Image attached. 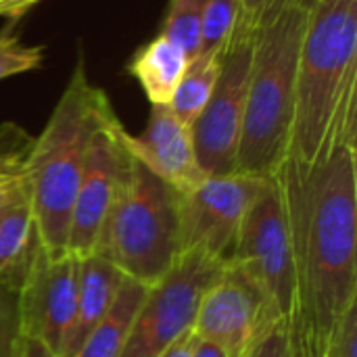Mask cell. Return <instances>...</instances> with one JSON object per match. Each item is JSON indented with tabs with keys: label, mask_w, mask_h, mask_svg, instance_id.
<instances>
[{
	"label": "cell",
	"mask_w": 357,
	"mask_h": 357,
	"mask_svg": "<svg viewBox=\"0 0 357 357\" xmlns=\"http://www.w3.org/2000/svg\"><path fill=\"white\" fill-rule=\"evenodd\" d=\"M126 276L102 255L90 253L77 257V295L75 314L63 345L61 357H73L84 339L111 312Z\"/></svg>",
	"instance_id": "obj_14"
},
{
	"label": "cell",
	"mask_w": 357,
	"mask_h": 357,
	"mask_svg": "<svg viewBox=\"0 0 357 357\" xmlns=\"http://www.w3.org/2000/svg\"><path fill=\"white\" fill-rule=\"evenodd\" d=\"M94 253L130 280L144 287L159 282L182 255L180 192L132 157Z\"/></svg>",
	"instance_id": "obj_5"
},
{
	"label": "cell",
	"mask_w": 357,
	"mask_h": 357,
	"mask_svg": "<svg viewBox=\"0 0 357 357\" xmlns=\"http://www.w3.org/2000/svg\"><path fill=\"white\" fill-rule=\"evenodd\" d=\"M195 341H197L195 333L188 331V333H184L172 347H167L159 357H190L192 347H195Z\"/></svg>",
	"instance_id": "obj_30"
},
{
	"label": "cell",
	"mask_w": 357,
	"mask_h": 357,
	"mask_svg": "<svg viewBox=\"0 0 357 357\" xmlns=\"http://www.w3.org/2000/svg\"><path fill=\"white\" fill-rule=\"evenodd\" d=\"M27 197V184L23 176L17 178H0V213H4L10 205Z\"/></svg>",
	"instance_id": "obj_27"
},
{
	"label": "cell",
	"mask_w": 357,
	"mask_h": 357,
	"mask_svg": "<svg viewBox=\"0 0 357 357\" xmlns=\"http://www.w3.org/2000/svg\"><path fill=\"white\" fill-rule=\"evenodd\" d=\"M40 247L29 195L0 213V280L21 287Z\"/></svg>",
	"instance_id": "obj_16"
},
{
	"label": "cell",
	"mask_w": 357,
	"mask_h": 357,
	"mask_svg": "<svg viewBox=\"0 0 357 357\" xmlns=\"http://www.w3.org/2000/svg\"><path fill=\"white\" fill-rule=\"evenodd\" d=\"M310 0H241V15L234 36H255L257 29L274 21L282 10L295 4H307Z\"/></svg>",
	"instance_id": "obj_24"
},
{
	"label": "cell",
	"mask_w": 357,
	"mask_h": 357,
	"mask_svg": "<svg viewBox=\"0 0 357 357\" xmlns=\"http://www.w3.org/2000/svg\"><path fill=\"white\" fill-rule=\"evenodd\" d=\"M278 322L282 318L257 282L228 261L201 297L192 333L228 357H247Z\"/></svg>",
	"instance_id": "obj_8"
},
{
	"label": "cell",
	"mask_w": 357,
	"mask_h": 357,
	"mask_svg": "<svg viewBox=\"0 0 357 357\" xmlns=\"http://www.w3.org/2000/svg\"><path fill=\"white\" fill-rule=\"evenodd\" d=\"M357 146V0H310L289 157L314 163Z\"/></svg>",
	"instance_id": "obj_2"
},
{
	"label": "cell",
	"mask_w": 357,
	"mask_h": 357,
	"mask_svg": "<svg viewBox=\"0 0 357 357\" xmlns=\"http://www.w3.org/2000/svg\"><path fill=\"white\" fill-rule=\"evenodd\" d=\"M126 144L136 161L180 195L207 178L199 167L190 128L174 115L169 105H151L144 130L140 134L126 132Z\"/></svg>",
	"instance_id": "obj_13"
},
{
	"label": "cell",
	"mask_w": 357,
	"mask_h": 357,
	"mask_svg": "<svg viewBox=\"0 0 357 357\" xmlns=\"http://www.w3.org/2000/svg\"><path fill=\"white\" fill-rule=\"evenodd\" d=\"M230 261L238 264L257 282L282 320H291L297 314L293 245L282 199L272 178L251 205Z\"/></svg>",
	"instance_id": "obj_7"
},
{
	"label": "cell",
	"mask_w": 357,
	"mask_h": 357,
	"mask_svg": "<svg viewBox=\"0 0 357 357\" xmlns=\"http://www.w3.org/2000/svg\"><path fill=\"white\" fill-rule=\"evenodd\" d=\"M195 337H197V335H195ZM190 357H228V356H226L222 349H218L215 345H211V343H207V341H201V339L197 337Z\"/></svg>",
	"instance_id": "obj_32"
},
{
	"label": "cell",
	"mask_w": 357,
	"mask_h": 357,
	"mask_svg": "<svg viewBox=\"0 0 357 357\" xmlns=\"http://www.w3.org/2000/svg\"><path fill=\"white\" fill-rule=\"evenodd\" d=\"M77 295V257L50 255L38 247L19 287V322L23 337L38 339L61 357Z\"/></svg>",
	"instance_id": "obj_12"
},
{
	"label": "cell",
	"mask_w": 357,
	"mask_h": 357,
	"mask_svg": "<svg viewBox=\"0 0 357 357\" xmlns=\"http://www.w3.org/2000/svg\"><path fill=\"white\" fill-rule=\"evenodd\" d=\"M291 320L278 322L247 357H291Z\"/></svg>",
	"instance_id": "obj_26"
},
{
	"label": "cell",
	"mask_w": 357,
	"mask_h": 357,
	"mask_svg": "<svg viewBox=\"0 0 357 357\" xmlns=\"http://www.w3.org/2000/svg\"><path fill=\"white\" fill-rule=\"evenodd\" d=\"M40 0H0V17L19 19Z\"/></svg>",
	"instance_id": "obj_31"
},
{
	"label": "cell",
	"mask_w": 357,
	"mask_h": 357,
	"mask_svg": "<svg viewBox=\"0 0 357 357\" xmlns=\"http://www.w3.org/2000/svg\"><path fill=\"white\" fill-rule=\"evenodd\" d=\"M107 92L88 77L79 54L44 130L33 138L23 178L40 245L50 255H67L69 220L94 132L113 115Z\"/></svg>",
	"instance_id": "obj_3"
},
{
	"label": "cell",
	"mask_w": 357,
	"mask_h": 357,
	"mask_svg": "<svg viewBox=\"0 0 357 357\" xmlns=\"http://www.w3.org/2000/svg\"><path fill=\"white\" fill-rule=\"evenodd\" d=\"M241 15V0H205L199 54L224 56Z\"/></svg>",
	"instance_id": "obj_19"
},
{
	"label": "cell",
	"mask_w": 357,
	"mask_h": 357,
	"mask_svg": "<svg viewBox=\"0 0 357 357\" xmlns=\"http://www.w3.org/2000/svg\"><path fill=\"white\" fill-rule=\"evenodd\" d=\"M310 351L312 357H357V303L337 320L326 341L316 349L310 345Z\"/></svg>",
	"instance_id": "obj_25"
},
{
	"label": "cell",
	"mask_w": 357,
	"mask_h": 357,
	"mask_svg": "<svg viewBox=\"0 0 357 357\" xmlns=\"http://www.w3.org/2000/svg\"><path fill=\"white\" fill-rule=\"evenodd\" d=\"M21 339L19 289L6 280H0V357H17Z\"/></svg>",
	"instance_id": "obj_22"
},
{
	"label": "cell",
	"mask_w": 357,
	"mask_h": 357,
	"mask_svg": "<svg viewBox=\"0 0 357 357\" xmlns=\"http://www.w3.org/2000/svg\"><path fill=\"white\" fill-rule=\"evenodd\" d=\"M188 63V54L159 33L136 50L128 71L138 79L151 105H169Z\"/></svg>",
	"instance_id": "obj_15"
},
{
	"label": "cell",
	"mask_w": 357,
	"mask_h": 357,
	"mask_svg": "<svg viewBox=\"0 0 357 357\" xmlns=\"http://www.w3.org/2000/svg\"><path fill=\"white\" fill-rule=\"evenodd\" d=\"M222 59L224 56L215 54H197L195 59H190L169 102V109L186 128H192L207 100L211 98L220 75Z\"/></svg>",
	"instance_id": "obj_18"
},
{
	"label": "cell",
	"mask_w": 357,
	"mask_h": 357,
	"mask_svg": "<svg viewBox=\"0 0 357 357\" xmlns=\"http://www.w3.org/2000/svg\"><path fill=\"white\" fill-rule=\"evenodd\" d=\"M253 38L236 36L228 44L211 98L192 123V142L205 176L236 174L247 88L253 61Z\"/></svg>",
	"instance_id": "obj_10"
},
{
	"label": "cell",
	"mask_w": 357,
	"mask_h": 357,
	"mask_svg": "<svg viewBox=\"0 0 357 357\" xmlns=\"http://www.w3.org/2000/svg\"><path fill=\"white\" fill-rule=\"evenodd\" d=\"M149 287L126 278L111 312L102 322L84 339L73 357H119L123 351L128 333L132 328L134 316L144 301Z\"/></svg>",
	"instance_id": "obj_17"
},
{
	"label": "cell",
	"mask_w": 357,
	"mask_h": 357,
	"mask_svg": "<svg viewBox=\"0 0 357 357\" xmlns=\"http://www.w3.org/2000/svg\"><path fill=\"white\" fill-rule=\"evenodd\" d=\"M224 266L203 251H184L174 268L149 287L119 357H159L192 331L201 297Z\"/></svg>",
	"instance_id": "obj_6"
},
{
	"label": "cell",
	"mask_w": 357,
	"mask_h": 357,
	"mask_svg": "<svg viewBox=\"0 0 357 357\" xmlns=\"http://www.w3.org/2000/svg\"><path fill=\"white\" fill-rule=\"evenodd\" d=\"M126 132L113 113L90 140L69 220L67 253L73 257L94 253L102 224L126 182L132 163Z\"/></svg>",
	"instance_id": "obj_11"
},
{
	"label": "cell",
	"mask_w": 357,
	"mask_h": 357,
	"mask_svg": "<svg viewBox=\"0 0 357 357\" xmlns=\"http://www.w3.org/2000/svg\"><path fill=\"white\" fill-rule=\"evenodd\" d=\"M272 180L295 257L293 318L316 349L357 303V146H339L314 163L284 159Z\"/></svg>",
	"instance_id": "obj_1"
},
{
	"label": "cell",
	"mask_w": 357,
	"mask_h": 357,
	"mask_svg": "<svg viewBox=\"0 0 357 357\" xmlns=\"http://www.w3.org/2000/svg\"><path fill=\"white\" fill-rule=\"evenodd\" d=\"M270 178L249 174L207 176L180 195V243L220 264L232 259L241 226Z\"/></svg>",
	"instance_id": "obj_9"
},
{
	"label": "cell",
	"mask_w": 357,
	"mask_h": 357,
	"mask_svg": "<svg viewBox=\"0 0 357 357\" xmlns=\"http://www.w3.org/2000/svg\"><path fill=\"white\" fill-rule=\"evenodd\" d=\"M17 357H59L54 351H50L44 343H40L38 339L31 337H23Z\"/></svg>",
	"instance_id": "obj_29"
},
{
	"label": "cell",
	"mask_w": 357,
	"mask_h": 357,
	"mask_svg": "<svg viewBox=\"0 0 357 357\" xmlns=\"http://www.w3.org/2000/svg\"><path fill=\"white\" fill-rule=\"evenodd\" d=\"M291 357H312L310 345L305 341V335L295 318H291Z\"/></svg>",
	"instance_id": "obj_28"
},
{
	"label": "cell",
	"mask_w": 357,
	"mask_h": 357,
	"mask_svg": "<svg viewBox=\"0 0 357 357\" xmlns=\"http://www.w3.org/2000/svg\"><path fill=\"white\" fill-rule=\"evenodd\" d=\"M33 138L17 123L0 126V178L23 176L25 159Z\"/></svg>",
	"instance_id": "obj_23"
},
{
	"label": "cell",
	"mask_w": 357,
	"mask_h": 357,
	"mask_svg": "<svg viewBox=\"0 0 357 357\" xmlns=\"http://www.w3.org/2000/svg\"><path fill=\"white\" fill-rule=\"evenodd\" d=\"M307 4L282 10L257 29L247 88L243 132L236 155V174L272 178L289 157L295 84Z\"/></svg>",
	"instance_id": "obj_4"
},
{
	"label": "cell",
	"mask_w": 357,
	"mask_h": 357,
	"mask_svg": "<svg viewBox=\"0 0 357 357\" xmlns=\"http://www.w3.org/2000/svg\"><path fill=\"white\" fill-rule=\"evenodd\" d=\"M44 61L42 46H27L17 33H0V82L31 69H38Z\"/></svg>",
	"instance_id": "obj_21"
},
{
	"label": "cell",
	"mask_w": 357,
	"mask_h": 357,
	"mask_svg": "<svg viewBox=\"0 0 357 357\" xmlns=\"http://www.w3.org/2000/svg\"><path fill=\"white\" fill-rule=\"evenodd\" d=\"M205 0H169L161 36L178 44L188 59L199 54L201 44V19H203Z\"/></svg>",
	"instance_id": "obj_20"
}]
</instances>
